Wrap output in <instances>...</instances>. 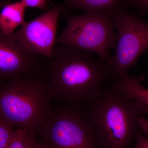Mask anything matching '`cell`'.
<instances>
[{"label":"cell","mask_w":148,"mask_h":148,"mask_svg":"<svg viewBox=\"0 0 148 148\" xmlns=\"http://www.w3.org/2000/svg\"><path fill=\"white\" fill-rule=\"evenodd\" d=\"M60 45L44 66L52 99L77 106L94 101L112 77L109 64L90 51Z\"/></svg>","instance_id":"6da1fadb"},{"label":"cell","mask_w":148,"mask_h":148,"mask_svg":"<svg viewBox=\"0 0 148 148\" xmlns=\"http://www.w3.org/2000/svg\"><path fill=\"white\" fill-rule=\"evenodd\" d=\"M85 113L101 148H130L140 130L139 120L148 108L116 90L112 84L88 103Z\"/></svg>","instance_id":"7a4b0ae2"},{"label":"cell","mask_w":148,"mask_h":148,"mask_svg":"<svg viewBox=\"0 0 148 148\" xmlns=\"http://www.w3.org/2000/svg\"><path fill=\"white\" fill-rule=\"evenodd\" d=\"M51 99L44 74L10 79L0 88V118L14 128L37 132L51 111Z\"/></svg>","instance_id":"3957f363"},{"label":"cell","mask_w":148,"mask_h":148,"mask_svg":"<svg viewBox=\"0 0 148 148\" xmlns=\"http://www.w3.org/2000/svg\"><path fill=\"white\" fill-rule=\"evenodd\" d=\"M111 13L102 11L66 15L67 25L56 43L95 53L109 64L112 57L109 50L116 47L117 41Z\"/></svg>","instance_id":"277c9868"},{"label":"cell","mask_w":148,"mask_h":148,"mask_svg":"<svg viewBox=\"0 0 148 148\" xmlns=\"http://www.w3.org/2000/svg\"><path fill=\"white\" fill-rule=\"evenodd\" d=\"M48 148H101L97 136L79 106L51 109L37 132Z\"/></svg>","instance_id":"5b68a950"},{"label":"cell","mask_w":148,"mask_h":148,"mask_svg":"<svg viewBox=\"0 0 148 148\" xmlns=\"http://www.w3.org/2000/svg\"><path fill=\"white\" fill-rule=\"evenodd\" d=\"M111 14L117 41L115 53L109 65L114 78L128 74L140 56L148 50V24L121 6Z\"/></svg>","instance_id":"8992f818"},{"label":"cell","mask_w":148,"mask_h":148,"mask_svg":"<svg viewBox=\"0 0 148 148\" xmlns=\"http://www.w3.org/2000/svg\"><path fill=\"white\" fill-rule=\"evenodd\" d=\"M28 50L15 32L0 34V82L13 78H31L44 74V66Z\"/></svg>","instance_id":"52a82bcc"},{"label":"cell","mask_w":148,"mask_h":148,"mask_svg":"<svg viewBox=\"0 0 148 148\" xmlns=\"http://www.w3.org/2000/svg\"><path fill=\"white\" fill-rule=\"evenodd\" d=\"M61 7L53 6L29 22H24L16 31L18 38L27 49L37 55L50 58L56 43Z\"/></svg>","instance_id":"ba28073f"},{"label":"cell","mask_w":148,"mask_h":148,"mask_svg":"<svg viewBox=\"0 0 148 148\" xmlns=\"http://www.w3.org/2000/svg\"><path fill=\"white\" fill-rule=\"evenodd\" d=\"M114 79L112 85L116 90L148 108V89L142 84L144 75L127 74Z\"/></svg>","instance_id":"9c48e42d"},{"label":"cell","mask_w":148,"mask_h":148,"mask_svg":"<svg viewBox=\"0 0 148 148\" xmlns=\"http://www.w3.org/2000/svg\"><path fill=\"white\" fill-rule=\"evenodd\" d=\"M26 8L21 1L4 6L0 13V34H10L15 32L16 27L22 25Z\"/></svg>","instance_id":"30bf717a"},{"label":"cell","mask_w":148,"mask_h":148,"mask_svg":"<svg viewBox=\"0 0 148 148\" xmlns=\"http://www.w3.org/2000/svg\"><path fill=\"white\" fill-rule=\"evenodd\" d=\"M64 6L68 9H77L86 14L98 12H111L123 5L120 0H64Z\"/></svg>","instance_id":"8fae6325"},{"label":"cell","mask_w":148,"mask_h":148,"mask_svg":"<svg viewBox=\"0 0 148 148\" xmlns=\"http://www.w3.org/2000/svg\"><path fill=\"white\" fill-rule=\"evenodd\" d=\"M35 131L16 128V133L7 148H32L36 141Z\"/></svg>","instance_id":"7c38bea8"},{"label":"cell","mask_w":148,"mask_h":148,"mask_svg":"<svg viewBox=\"0 0 148 148\" xmlns=\"http://www.w3.org/2000/svg\"><path fill=\"white\" fill-rule=\"evenodd\" d=\"M16 129L0 118V148H7L16 133Z\"/></svg>","instance_id":"4fadbf2b"},{"label":"cell","mask_w":148,"mask_h":148,"mask_svg":"<svg viewBox=\"0 0 148 148\" xmlns=\"http://www.w3.org/2000/svg\"><path fill=\"white\" fill-rule=\"evenodd\" d=\"M128 5L135 7L141 16H145L148 11V0H130Z\"/></svg>","instance_id":"5bb4252c"},{"label":"cell","mask_w":148,"mask_h":148,"mask_svg":"<svg viewBox=\"0 0 148 148\" xmlns=\"http://www.w3.org/2000/svg\"><path fill=\"white\" fill-rule=\"evenodd\" d=\"M26 7L34 8L44 10H48L47 0H21Z\"/></svg>","instance_id":"9a60e30c"},{"label":"cell","mask_w":148,"mask_h":148,"mask_svg":"<svg viewBox=\"0 0 148 148\" xmlns=\"http://www.w3.org/2000/svg\"><path fill=\"white\" fill-rule=\"evenodd\" d=\"M136 145L134 148H148V138L140 130L135 138Z\"/></svg>","instance_id":"2e32d148"},{"label":"cell","mask_w":148,"mask_h":148,"mask_svg":"<svg viewBox=\"0 0 148 148\" xmlns=\"http://www.w3.org/2000/svg\"><path fill=\"white\" fill-rule=\"evenodd\" d=\"M139 127L144 135H148V120L144 116L141 118L139 120Z\"/></svg>","instance_id":"e0dca14e"},{"label":"cell","mask_w":148,"mask_h":148,"mask_svg":"<svg viewBox=\"0 0 148 148\" xmlns=\"http://www.w3.org/2000/svg\"><path fill=\"white\" fill-rule=\"evenodd\" d=\"M32 148H48L46 144L43 141L36 140Z\"/></svg>","instance_id":"ac0fdd59"},{"label":"cell","mask_w":148,"mask_h":148,"mask_svg":"<svg viewBox=\"0 0 148 148\" xmlns=\"http://www.w3.org/2000/svg\"><path fill=\"white\" fill-rule=\"evenodd\" d=\"M122 3L123 5H128L130 0H120Z\"/></svg>","instance_id":"d6986e66"}]
</instances>
